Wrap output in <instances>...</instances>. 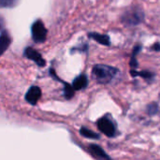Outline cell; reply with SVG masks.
<instances>
[{"mask_svg":"<svg viewBox=\"0 0 160 160\" xmlns=\"http://www.w3.org/2000/svg\"><path fill=\"white\" fill-rule=\"evenodd\" d=\"M98 129L104 133L107 137L109 138H112L115 136L116 133V127L115 124L112 122V119H110L108 116H104L100 119H98Z\"/></svg>","mask_w":160,"mask_h":160,"instance_id":"cell-4","label":"cell"},{"mask_svg":"<svg viewBox=\"0 0 160 160\" xmlns=\"http://www.w3.org/2000/svg\"><path fill=\"white\" fill-rule=\"evenodd\" d=\"M23 55L27 59L33 61L36 65H38L40 68H43V67L46 66V61L43 59V57L40 54V52H38L33 47H27V48H25V50L23 52Z\"/></svg>","mask_w":160,"mask_h":160,"instance_id":"cell-5","label":"cell"},{"mask_svg":"<svg viewBox=\"0 0 160 160\" xmlns=\"http://www.w3.org/2000/svg\"><path fill=\"white\" fill-rule=\"evenodd\" d=\"M89 152L90 154L98 160H112V158L105 153V151L97 144H90L89 145Z\"/></svg>","mask_w":160,"mask_h":160,"instance_id":"cell-8","label":"cell"},{"mask_svg":"<svg viewBox=\"0 0 160 160\" xmlns=\"http://www.w3.org/2000/svg\"><path fill=\"white\" fill-rule=\"evenodd\" d=\"M144 21V11L139 6H133L128 8L121 16V22L127 27H134Z\"/></svg>","mask_w":160,"mask_h":160,"instance_id":"cell-2","label":"cell"},{"mask_svg":"<svg viewBox=\"0 0 160 160\" xmlns=\"http://www.w3.org/2000/svg\"><path fill=\"white\" fill-rule=\"evenodd\" d=\"M80 133H81V135H82V136H83L84 138H87V139L98 140V139L100 138L99 134H98V133L94 132L93 130H90V129H88V128H84V127L81 128V129H80Z\"/></svg>","mask_w":160,"mask_h":160,"instance_id":"cell-13","label":"cell"},{"mask_svg":"<svg viewBox=\"0 0 160 160\" xmlns=\"http://www.w3.org/2000/svg\"><path fill=\"white\" fill-rule=\"evenodd\" d=\"M119 70L112 66L98 64L93 67L92 77L99 84L110 83L117 75Z\"/></svg>","mask_w":160,"mask_h":160,"instance_id":"cell-1","label":"cell"},{"mask_svg":"<svg viewBox=\"0 0 160 160\" xmlns=\"http://www.w3.org/2000/svg\"><path fill=\"white\" fill-rule=\"evenodd\" d=\"M12 38L8 30H6L3 25L1 26V34H0V52L1 54H4V52L7 51V49L11 44Z\"/></svg>","mask_w":160,"mask_h":160,"instance_id":"cell-7","label":"cell"},{"mask_svg":"<svg viewBox=\"0 0 160 160\" xmlns=\"http://www.w3.org/2000/svg\"><path fill=\"white\" fill-rule=\"evenodd\" d=\"M74 88L75 91H79L82 89L86 88V86L88 85V79L87 76L85 74H81L78 77H76L71 84Z\"/></svg>","mask_w":160,"mask_h":160,"instance_id":"cell-10","label":"cell"},{"mask_svg":"<svg viewBox=\"0 0 160 160\" xmlns=\"http://www.w3.org/2000/svg\"><path fill=\"white\" fill-rule=\"evenodd\" d=\"M158 111V105L157 103H152L148 106V109H147V112L149 114L153 115V114H156Z\"/></svg>","mask_w":160,"mask_h":160,"instance_id":"cell-16","label":"cell"},{"mask_svg":"<svg viewBox=\"0 0 160 160\" xmlns=\"http://www.w3.org/2000/svg\"><path fill=\"white\" fill-rule=\"evenodd\" d=\"M20 0H0V7L2 8H15Z\"/></svg>","mask_w":160,"mask_h":160,"instance_id":"cell-14","label":"cell"},{"mask_svg":"<svg viewBox=\"0 0 160 160\" xmlns=\"http://www.w3.org/2000/svg\"><path fill=\"white\" fill-rule=\"evenodd\" d=\"M25 100L31 104V105H36L38 103V101L39 100V98H41V90L39 87L38 86H31L26 94H25Z\"/></svg>","mask_w":160,"mask_h":160,"instance_id":"cell-6","label":"cell"},{"mask_svg":"<svg viewBox=\"0 0 160 160\" xmlns=\"http://www.w3.org/2000/svg\"><path fill=\"white\" fill-rule=\"evenodd\" d=\"M88 38L98 42L101 45L104 46H111V38L108 35L105 34H100V33H97V32H90L87 34Z\"/></svg>","mask_w":160,"mask_h":160,"instance_id":"cell-9","label":"cell"},{"mask_svg":"<svg viewBox=\"0 0 160 160\" xmlns=\"http://www.w3.org/2000/svg\"><path fill=\"white\" fill-rule=\"evenodd\" d=\"M48 31L40 19H37L31 25L32 40L35 43H43L47 39Z\"/></svg>","mask_w":160,"mask_h":160,"instance_id":"cell-3","label":"cell"},{"mask_svg":"<svg viewBox=\"0 0 160 160\" xmlns=\"http://www.w3.org/2000/svg\"><path fill=\"white\" fill-rule=\"evenodd\" d=\"M142 48V47L141 45H137L133 49V52H132V54H131V58H130V61H129V66H130L131 69H136L138 68V66H139L138 61H137V55L141 52Z\"/></svg>","mask_w":160,"mask_h":160,"instance_id":"cell-11","label":"cell"},{"mask_svg":"<svg viewBox=\"0 0 160 160\" xmlns=\"http://www.w3.org/2000/svg\"><path fill=\"white\" fill-rule=\"evenodd\" d=\"M74 88L72 85L64 82V96L67 99H70L74 96Z\"/></svg>","mask_w":160,"mask_h":160,"instance_id":"cell-15","label":"cell"},{"mask_svg":"<svg viewBox=\"0 0 160 160\" xmlns=\"http://www.w3.org/2000/svg\"><path fill=\"white\" fill-rule=\"evenodd\" d=\"M130 74L132 77H137V76H141L142 78H144L145 80L147 81H150V80H153L154 77H155V74L153 72H150V71H147V70H143V71H140L138 72L136 69H131L130 70Z\"/></svg>","mask_w":160,"mask_h":160,"instance_id":"cell-12","label":"cell"},{"mask_svg":"<svg viewBox=\"0 0 160 160\" xmlns=\"http://www.w3.org/2000/svg\"><path fill=\"white\" fill-rule=\"evenodd\" d=\"M152 50L156 51V52H159L160 51V43L159 42H156L152 47H151Z\"/></svg>","mask_w":160,"mask_h":160,"instance_id":"cell-17","label":"cell"}]
</instances>
